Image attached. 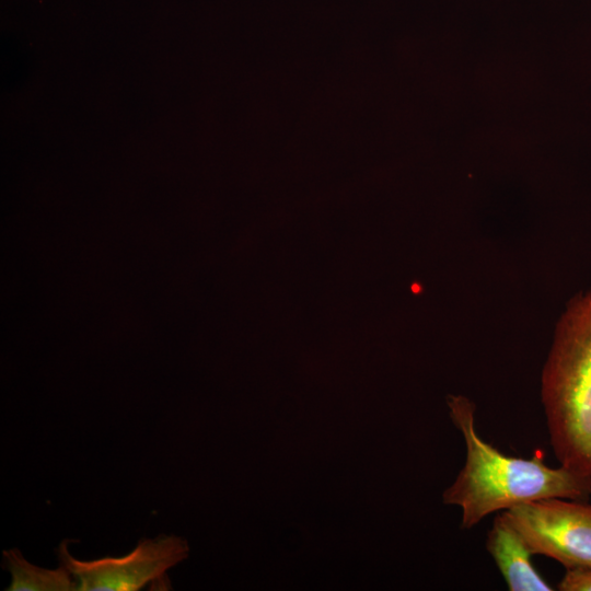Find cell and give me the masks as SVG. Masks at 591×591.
<instances>
[{"mask_svg": "<svg viewBox=\"0 0 591 591\" xmlns=\"http://www.w3.org/2000/svg\"><path fill=\"white\" fill-rule=\"evenodd\" d=\"M4 567L11 575L7 591H73L78 582L60 564L58 569H45L28 563L15 548L3 552Z\"/></svg>", "mask_w": 591, "mask_h": 591, "instance_id": "cell-6", "label": "cell"}, {"mask_svg": "<svg viewBox=\"0 0 591 591\" xmlns=\"http://www.w3.org/2000/svg\"><path fill=\"white\" fill-rule=\"evenodd\" d=\"M549 441L560 465L591 480V293L567 304L542 373Z\"/></svg>", "mask_w": 591, "mask_h": 591, "instance_id": "cell-2", "label": "cell"}, {"mask_svg": "<svg viewBox=\"0 0 591 591\" xmlns=\"http://www.w3.org/2000/svg\"><path fill=\"white\" fill-rule=\"evenodd\" d=\"M451 420L461 432L466 459L454 482L444 490L445 505L461 510V528L472 529L487 515L517 505L545 498L589 500L591 480L560 465L545 463L543 451L530 459L501 453L478 436L475 405L462 395H450Z\"/></svg>", "mask_w": 591, "mask_h": 591, "instance_id": "cell-1", "label": "cell"}, {"mask_svg": "<svg viewBox=\"0 0 591 591\" xmlns=\"http://www.w3.org/2000/svg\"><path fill=\"white\" fill-rule=\"evenodd\" d=\"M533 555L566 569L591 567V505L588 500L545 498L505 510Z\"/></svg>", "mask_w": 591, "mask_h": 591, "instance_id": "cell-3", "label": "cell"}, {"mask_svg": "<svg viewBox=\"0 0 591 591\" xmlns=\"http://www.w3.org/2000/svg\"><path fill=\"white\" fill-rule=\"evenodd\" d=\"M557 587L560 591H591V567L566 569Z\"/></svg>", "mask_w": 591, "mask_h": 591, "instance_id": "cell-7", "label": "cell"}, {"mask_svg": "<svg viewBox=\"0 0 591 591\" xmlns=\"http://www.w3.org/2000/svg\"><path fill=\"white\" fill-rule=\"evenodd\" d=\"M57 552L60 564L76 578L77 591H137L183 561L189 547L179 536L161 535L141 540L121 557L80 560L70 555L67 542Z\"/></svg>", "mask_w": 591, "mask_h": 591, "instance_id": "cell-4", "label": "cell"}, {"mask_svg": "<svg viewBox=\"0 0 591 591\" xmlns=\"http://www.w3.org/2000/svg\"><path fill=\"white\" fill-rule=\"evenodd\" d=\"M486 548L510 591L553 590L532 564L533 554L505 511L494 519Z\"/></svg>", "mask_w": 591, "mask_h": 591, "instance_id": "cell-5", "label": "cell"}]
</instances>
